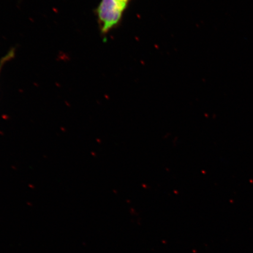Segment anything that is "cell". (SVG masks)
<instances>
[{
  "label": "cell",
  "instance_id": "obj_1",
  "mask_svg": "<svg viewBox=\"0 0 253 253\" xmlns=\"http://www.w3.org/2000/svg\"><path fill=\"white\" fill-rule=\"evenodd\" d=\"M126 6L118 0L101 1L97 12L103 33H106L119 23Z\"/></svg>",
  "mask_w": 253,
  "mask_h": 253
},
{
  "label": "cell",
  "instance_id": "obj_2",
  "mask_svg": "<svg viewBox=\"0 0 253 253\" xmlns=\"http://www.w3.org/2000/svg\"><path fill=\"white\" fill-rule=\"evenodd\" d=\"M14 56V50H11L9 51L7 55H6L4 58H2L0 61V72H1V69L3 65L5 64L6 62L11 60Z\"/></svg>",
  "mask_w": 253,
  "mask_h": 253
},
{
  "label": "cell",
  "instance_id": "obj_3",
  "mask_svg": "<svg viewBox=\"0 0 253 253\" xmlns=\"http://www.w3.org/2000/svg\"><path fill=\"white\" fill-rule=\"evenodd\" d=\"M118 1L122 2V3H123V4L127 5V3H128L129 0H118Z\"/></svg>",
  "mask_w": 253,
  "mask_h": 253
}]
</instances>
